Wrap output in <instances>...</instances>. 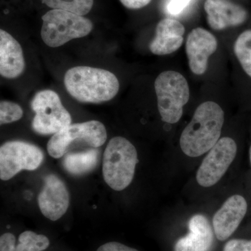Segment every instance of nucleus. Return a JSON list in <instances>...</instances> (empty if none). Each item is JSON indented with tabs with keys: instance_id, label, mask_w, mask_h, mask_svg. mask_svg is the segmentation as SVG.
<instances>
[{
	"instance_id": "19",
	"label": "nucleus",
	"mask_w": 251,
	"mask_h": 251,
	"mask_svg": "<svg viewBox=\"0 0 251 251\" xmlns=\"http://www.w3.org/2000/svg\"><path fill=\"white\" fill-rule=\"evenodd\" d=\"M234 52L244 72L251 77V29L239 36L234 43Z\"/></svg>"
},
{
	"instance_id": "3",
	"label": "nucleus",
	"mask_w": 251,
	"mask_h": 251,
	"mask_svg": "<svg viewBox=\"0 0 251 251\" xmlns=\"http://www.w3.org/2000/svg\"><path fill=\"white\" fill-rule=\"evenodd\" d=\"M138 163V152L129 140L123 137L112 138L103 153L105 183L115 191H123L133 181Z\"/></svg>"
},
{
	"instance_id": "24",
	"label": "nucleus",
	"mask_w": 251,
	"mask_h": 251,
	"mask_svg": "<svg viewBox=\"0 0 251 251\" xmlns=\"http://www.w3.org/2000/svg\"><path fill=\"white\" fill-rule=\"evenodd\" d=\"M16 237L14 234L5 233L0 237V251H16Z\"/></svg>"
},
{
	"instance_id": "17",
	"label": "nucleus",
	"mask_w": 251,
	"mask_h": 251,
	"mask_svg": "<svg viewBox=\"0 0 251 251\" xmlns=\"http://www.w3.org/2000/svg\"><path fill=\"white\" fill-rule=\"evenodd\" d=\"M99 152L94 149L77 153H68L63 165L70 174L81 175L93 171L99 162Z\"/></svg>"
},
{
	"instance_id": "15",
	"label": "nucleus",
	"mask_w": 251,
	"mask_h": 251,
	"mask_svg": "<svg viewBox=\"0 0 251 251\" xmlns=\"http://www.w3.org/2000/svg\"><path fill=\"white\" fill-rule=\"evenodd\" d=\"M189 232L175 245V251H209L214 234L209 221L202 214H196L188 222Z\"/></svg>"
},
{
	"instance_id": "13",
	"label": "nucleus",
	"mask_w": 251,
	"mask_h": 251,
	"mask_svg": "<svg viewBox=\"0 0 251 251\" xmlns=\"http://www.w3.org/2000/svg\"><path fill=\"white\" fill-rule=\"evenodd\" d=\"M204 11L209 25L214 30H223L245 23L247 10L230 0H206Z\"/></svg>"
},
{
	"instance_id": "16",
	"label": "nucleus",
	"mask_w": 251,
	"mask_h": 251,
	"mask_svg": "<svg viewBox=\"0 0 251 251\" xmlns=\"http://www.w3.org/2000/svg\"><path fill=\"white\" fill-rule=\"evenodd\" d=\"M25 69L21 44L9 33L0 30V74L8 79L19 77Z\"/></svg>"
},
{
	"instance_id": "9",
	"label": "nucleus",
	"mask_w": 251,
	"mask_h": 251,
	"mask_svg": "<svg viewBox=\"0 0 251 251\" xmlns=\"http://www.w3.org/2000/svg\"><path fill=\"white\" fill-rule=\"evenodd\" d=\"M237 152V145L232 138H220L208 151L196 174L198 184L211 187L217 184L232 164Z\"/></svg>"
},
{
	"instance_id": "20",
	"label": "nucleus",
	"mask_w": 251,
	"mask_h": 251,
	"mask_svg": "<svg viewBox=\"0 0 251 251\" xmlns=\"http://www.w3.org/2000/svg\"><path fill=\"white\" fill-rule=\"evenodd\" d=\"M50 246L49 238L32 231H25L20 234L16 251H44Z\"/></svg>"
},
{
	"instance_id": "6",
	"label": "nucleus",
	"mask_w": 251,
	"mask_h": 251,
	"mask_svg": "<svg viewBox=\"0 0 251 251\" xmlns=\"http://www.w3.org/2000/svg\"><path fill=\"white\" fill-rule=\"evenodd\" d=\"M154 88L161 120L168 124L177 123L189 100L187 80L179 72L167 71L156 77Z\"/></svg>"
},
{
	"instance_id": "8",
	"label": "nucleus",
	"mask_w": 251,
	"mask_h": 251,
	"mask_svg": "<svg viewBox=\"0 0 251 251\" xmlns=\"http://www.w3.org/2000/svg\"><path fill=\"white\" fill-rule=\"evenodd\" d=\"M44 154L39 147L21 140L3 144L0 148V178L7 181L22 171L37 169Z\"/></svg>"
},
{
	"instance_id": "22",
	"label": "nucleus",
	"mask_w": 251,
	"mask_h": 251,
	"mask_svg": "<svg viewBox=\"0 0 251 251\" xmlns=\"http://www.w3.org/2000/svg\"><path fill=\"white\" fill-rule=\"evenodd\" d=\"M224 251H251V240L232 239L225 245Z\"/></svg>"
},
{
	"instance_id": "11",
	"label": "nucleus",
	"mask_w": 251,
	"mask_h": 251,
	"mask_svg": "<svg viewBox=\"0 0 251 251\" xmlns=\"http://www.w3.org/2000/svg\"><path fill=\"white\" fill-rule=\"evenodd\" d=\"M218 47L217 39L210 31L201 27L188 34L186 52L190 69L196 75H202L208 67V60Z\"/></svg>"
},
{
	"instance_id": "27",
	"label": "nucleus",
	"mask_w": 251,
	"mask_h": 251,
	"mask_svg": "<svg viewBox=\"0 0 251 251\" xmlns=\"http://www.w3.org/2000/svg\"><path fill=\"white\" fill-rule=\"evenodd\" d=\"M249 158H250V162L251 165V146L250 148V150H249Z\"/></svg>"
},
{
	"instance_id": "18",
	"label": "nucleus",
	"mask_w": 251,
	"mask_h": 251,
	"mask_svg": "<svg viewBox=\"0 0 251 251\" xmlns=\"http://www.w3.org/2000/svg\"><path fill=\"white\" fill-rule=\"evenodd\" d=\"M44 4L52 9L64 10L85 16L94 6V0H41Z\"/></svg>"
},
{
	"instance_id": "21",
	"label": "nucleus",
	"mask_w": 251,
	"mask_h": 251,
	"mask_svg": "<svg viewBox=\"0 0 251 251\" xmlns=\"http://www.w3.org/2000/svg\"><path fill=\"white\" fill-rule=\"evenodd\" d=\"M23 110L21 105L8 101L1 100L0 103V125H6L17 122L22 118Z\"/></svg>"
},
{
	"instance_id": "10",
	"label": "nucleus",
	"mask_w": 251,
	"mask_h": 251,
	"mask_svg": "<svg viewBox=\"0 0 251 251\" xmlns=\"http://www.w3.org/2000/svg\"><path fill=\"white\" fill-rule=\"evenodd\" d=\"M69 203L70 196L64 181L55 175H47L38 196V204L43 215L50 221H57L66 214Z\"/></svg>"
},
{
	"instance_id": "12",
	"label": "nucleus",
	"mask_w": 251,
	"mask_h": 251,
	"mask_svg": "<svg viewBox=\"0 0 251 251\" xmlns=\"http://www.w3.org/2000/svg\"><path fill=\"white\" fill-rule=\"evenodd\" d=\"M247 209V202L243 196L234 195L229 197L213 217L216 238L220 241L228 239L245 217Z\"/></svg>"
},
{
	"instance_id": "4",
	"label": "nucleus",
	"mask_w": 251,
	"mask_h": 251,
	"mask_svg": "<svg viewBox=\"0 0 251 251\" xmlns=\"http://www.w3.org/2000/svg\"><path fill=\"white\" fill-rule=\"evenodd\" d=\"M42 21L41 39L51 48L85 37L93 29V23L90 19L64 10H50L42 16Z\"/></svg>"
},
{
	"instance_id": "7",
	"label": "nucleus",
	"mask_w": 251,
	"mask_h": 251,
	"mask_svg": "<svg viewBox=\"0 0 251 251\" xmlns=\"http://www.w3.org/2000/svg\"><path fill=\"white\" fill-rule=\"evenodd\" d=\"M31 108L35 113L31 126L39 134L54 135L72 125L70 113L54 91L45 90L36 93Z\"/></svg>"
},
{
	"instance_id": "25",
	"label": "nucleus",
	"mask_w": 251,
	"mask_h": 251,
	"mask_svg": "<svg viewBox=\"0 0 251 251\" xmlns=\"http://www.w3.org/2000/svg\"><path fill=\"white\" fill-rule=\"evenodd\" d=\"M97 251H139L124 245L121 243L112 242L106 243L103 245L100 246Z\"/></svg>"
},
{
	"instance_id": "1",
	"label": "nucleus",
	"mask_w": 251,
	"mask_h": 251,
	"mask_svg": "<svg viewBox=\"0 0 251 251\" xmlns=\"http://www.w3.org/2000/svg\"><path fill=\"white\" fill-rule=\"evenodd\" d=\"M224 123V112L219 104L206 101L198 107L192 120L180 137V148L186 156H202L217 143Z\"/></svg>"
},
{
	"instance_id": "23",
	"label": "nucleus",
	"mask_w": 251,
	"mask_h": 251,
	"mask_svg": "<svg viewBox=\"0 0 251 251\" xmlns=\"http://www.w3.org/2000/svg\"><path fill=\"white\" fill-rule=\"evenodd\" d=\"M192 0H170L166 6L167 11L172 16L181 14Z\"/></svg>"
},
{
	"instance_id": "26",
	"label": "nucleus",
	"mask_w": 251,
	"mask_h": 251,
	"mask_svg": "<svg viewBox=\"0 0 251 251\" xmlns=\"http://www.w3.org/2000/svg\"><path fill=\"white\" fill-rule=\"evenodd\" d=\"M127 9H139L148 6L151 0H120Z\"/></svg>"
},
{
	"instance_id": "14",
	"label": "nucleus",
	"mask_w": 251,
	"mask_h": 251,
	"mask_svg": "<svg viewBox=\"0 0 251 251\" xmlns=\"http://www.w3.org/2000/svg\"><path fill=\"white\" fill-rule=\"evenodd\" d=\"M184 33V26L176 20H161L157 24L156 34L150 43V51L156 55L173 53L182 45Z\"/></svg>"
},
{
	"instance_id": "5",
	"label": "nucleus",
	"mask_w": 251,
	"mask_h": 251,
	"mask_svg": "<svg viewBox=\"0 0 251 251\" xmlns=\"http://www.w3.org/2000/svg\"><path fill=\"white\" fill-rule=\"evenodd\" d=\"M107 131L100 122L88 121L74 124L52 135L47 145L50 156L62 158L73 149L98 148L105 144Z\"/></svg>"
},
{
	"instance_id": "2",
	"label": "nucleus",
	"mask_w": 251,
	"mask_h": 251,
	"mask_svg": "<svg viewBox=\"0 0 251 251\" xmlns=\"http://www.w3.org/2000/svg\"><path fill=\"white\" fill-rule=\"evenodd\" d=\"M64 82L68 93L81 103L108 101L120 90V82L115 74L105 69L85 66L69 69Z\"/></svg>"
}]
</instances>
